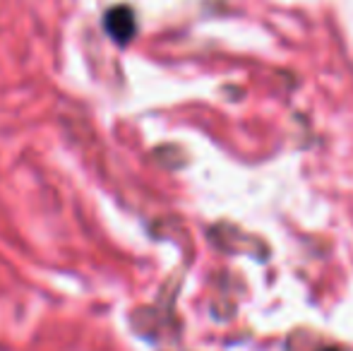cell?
Returning a JSON list of instances; mask_svg holds the SVG:
<instances>
[{
	"mask_svg": "<svg viewBox=\"0 0 353 351\" xmlns=\"http://www.w3.org/2000/svg\"><path fill=\"white\" fill-rule=\"evenodd\" d=\"M106 32L116 39L118 43H128L137 32V22H135V14H132L130 8L121 5V8H113L108 10L106 14Z\"/></svg>",
	"mask_w": 353,
	"mask_h": 351,
	"instance_id": "obj_1",
	"label": "cell"
}]
</instances>
